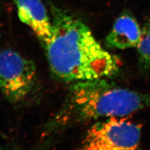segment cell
<instances>
[{
    "mask_svg": "<svg viewBox=\"0 0 150 150\" xmlns=\"http://www.w3.org/2000/svg\"><path fill=\"white\" fill-rule=\"evenodd\" d=\"M142 37V28L134 17L127 13L116 20L107 35L105 45L107 48L126 50L137 48Z\"/></svg>",
    "mask_w": 150,
    "mask_h": 150,
    "instance_id": "obj_6",
    "label": "cell"
},
{
    "mask_svg": "<svg viewBox=\"0 0 150 150\" xmlns=\"http://www.w3.org/2000/svg\"><path fill=\"white\" fill-rule=\"evenodd\" d=\"M20 20L30 27L45 44L51 36L52 28L45 5L41 0H13Z\"/></svg>",
    "mask_w": 150,
    "mask_h": 150,
    "instance_id": "obj_5",
    "label": "cell"
},
{
    "mask_svg": "<svg viewBox=\"0 0 150 150\" xmlns=\"http://www.w3.org/2000/svg\"><path fill=\"white\" fill-rule=\"evenodd\" d=\"M107 79L78 82L73 85L67 107L72 122L123 117L150 108V95L118 86Z\"/></svg>",
    "mask_w": 150,
    "mask_h": 150,
    "instance_id": "obj_2",
    "label": "cell"
},
{
    "mask_svg": "<svg viewBox=\"0 0 150 150\" xmlns=\"http://www.w3.org/2000/svg\"><path fill=\"white\" fill-rule=\"evenodd\" d=\"M142 126L126 118L110 117L92 125L83 141L88 150H134L138 149Z\"/></svg>",
    "mask_w": 150,
    "mask_h": 150,
    "instance_id": "obj_3",
    "label": "cell"
},
{
    "mask_svg": "<svg viewBox=\"0 0 150 150\" xmlns=\"http://www.w3.org/2000/svg\"><path fill=\"white\" fill-rule=\"evenodd\" d=\"M52 23L44 45L51 70L59 79L78 82L118 74L120 59L102 47L85 23L54 7Z\"/></svg>",
    "mask_w": 150,
    "mask_h": 150,
    "instance_id": "obj_1",
    "label": "cell"
},
{
    "mask_svg": "<svg viewBox=\"0 0 150 150\" xmlns=\"http://www.w3.org/2000/svg\"><path fill=\"white\" fill-rule=\"evenodd\" d=\"M36 70L33 62L11 50L0 52V90L11 102H19L35 85Z\"/></svg>",
    "mask_w": 150,
    "mask_h": 150,
    "instance_id": "obj_4",
    "label": "cell"
},
{
    "mask_svg": "<svg viewBox=\"0 0 150 150\" xmlns=\"http://www.w3.org/2000/svg\"><path fill=\"white\" fill-rule=\"evenodd\" d=\"M139 70L144 74L150 71V20L142 28V37L137 47Z\"/></svg>",
    "mask_w": 150,
    "mask_h": 150,
    "instance_id": "obj_7",
    "label": "cell"
}]
</instances>
